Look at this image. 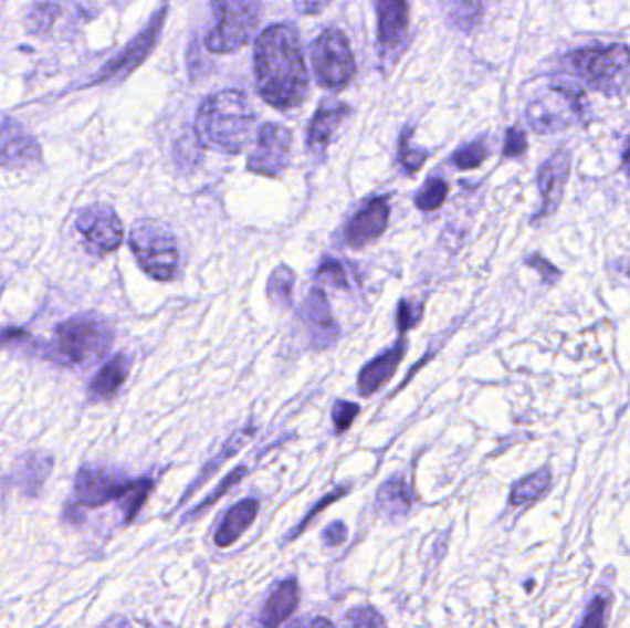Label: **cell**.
<instances>
[{
    "instance_id": "obj_28",
    "label": "cell",
    "mask_w": 630,
    "mask_h": 628,
    "mask_svg": "<svg viewBox=\"0 0 630 628\" xmlns=\"http://www.w3.org/2000/svg\"><path fill=\"white\" fill-rule=\"evenodd\" d=\"M151 491H154V480H149V478L129 481L127 491L124 492V496L118 500L122 511H124V522H126L127 525L137 519L138 511L143 509Z\"/></svg>"
},
{
    "instance_id": "obj_36",
    "label": "cell",
    "mask_w": 630,
    "mask_h": 628,
    "mask_svg": "<svg viewBox=\"0 0 630 628\" xmlns=\"http://www.w3.org/2000/svg\"><path fill=\"white\" fill-rule=\"evenodd\" d=\"M610 603H612V596L608 592L597 594L590 607L586 610V616L580 621V627H602V625H607V613Z\"/></svg>"
},
{
    "instance_id": "obj_7",
    "label": "cell",
    "mask_w": 630,
    "mask_h": 628,
    "mask_svg": "<svg viewBox=\"0 0 630 628\" xmlns=\"http://www.w3.org/2000/svg\"><path fill=\"white\" fill-rule=\"evenodd\" d=\"M312 69L321 87L339 91L353 82L356 74L353 50L339 28H328L312 44Z\"/></svg>"
},
{
    "instance_id": "obj_43",
    "label": "cell",
    "mask_w": 630,
    "mask_h": 628,
    "mask_svg": "<svg viewBox=\"0 0 630 628\" xmlns=\"http://www.w3.org/2000/svg\"><path fill=\"white\" fill-rule=\"evenodd\" d=\"M348 530L343 522H334L323 531V542L326 546H342L347 541Z\"/></svg>"
},
{
    "instance_id": "obj_8",
    "label": "cell",
    "mask_w": 630,
    "mask_h": 628,
    "mask_svg": "<svg viewBox=\"0 0 630 628\" xmlns=\"http://www.w3.org/2000/svg\"><path fill=\"white\" fill-rule=\"evenodd\" d=\"M580 91L568 83L553 85L529 100L525 118L533 132L552 135L571 126L580 115Z\"/></svg>"
},
{
    "instance_id": "obj_21",
    "label": "cell",
    "mask_w": 630,
    "mask_h": 628,
    "mask_svg": "<svg viewBox=\"0 0 630 628\" xmlns=\"http://www.w3.org/2000/svg\"><path fill=\"white\" fill-rule=\"evenodd\" d=\"M411 507V491L402 474L387 478L376 494V514L386 520L402 519Z\"/></svg>"
},
{
    "instance_id": "obj_44",
    "label": "cell",
    "mask_w": 630,
    "mask_h": 628,
    "mask_svg": "<svg viewBox=\"0 0 630 628\" xmlns=\"http://www.w3.org/2000/svg\"><path fill=\"white\" fill-rule=\"evenodd\" d=\"M332 0H295L298 13L303 15H319L330 6Z\"/></svg>"
},
{
    "instance_id": "obj_4",
    "label": "cell",
    "mask_w": 630,
    "mask_h": 628,
    "mask_svg": "<svg viewBox=\"0 0 630 628\" xmlns=\"http://www.w3.org/2000/svg\"><path fill=\"white\" fill-rule=\"evenodd\" d=\"M113 331L96 315L83 314L55 326L54 342L46 348V358L60 365L93 364L109 350Z\"/></svg>"
},
{
    "instance_id": "obj_37",
    "label": "cell",
    "mask_w": 630,
    "mask_h": 628,
    "mask_svg": "<svg viewBox=\"0 0 630 628\" xmlns=\"http://www.w3.org/2000/svg\"><path fill=\"white\" fill-rule=\"evenodd\" d=\"M359 414H361V408L358 404L336 400L334 408H332V420H334V428H336L337 433H345V431L350 430V426Z\"/></svg>"
},
{
    "instance_id": "obj_25",
    "label": "cell",
    "mask_w": 630,
    "mask_h": 628,
    "mask_svg": "<svg viewBox=\"0 0 630 628\" xmlns=\"http://www.w3.org/2000/svg\"><path fill=\"white\" fill-rule=\"evenodd\" d=\"M441 2L448 21L461 32H472L486 8V0H441Z\"/></svg>"
},
{
    "instance_id": "obj_2",
    "label": "cell",
    "mask_w": 630,
    "mask_h": 628,
    "mask_svg": "<svg viewBox=\"0 0 630 628\" xmlns=\"http://www.w3.org/2000/svg\"><path fill=\"white\" fill-rule=\"evenodd\" d=\"M256 115L242 91L229 88L204 100L196 118V133L201 143L237 154L253 137Z\"/></svg>"
},
{
    "instance_id": "obj_17",
    "label": "cell",
    "mask_w": 630,
    "mask_h": 628,
    "mask_svg": "<svg viewBox=\"0 0 630 628\" xmlns=\"http://www.w3.org/2000/svg\"><path fill=\"white\" fill-rule=\"evenodd\" d=\"M304 325L308 328L315 348H326L334 345L339 337V326L332 317L330 304L321 287H312L308 297L304 299L303 308L298 312Z\"/></svg>"
},
{
    "instance_id": "obj_45",
    "label": "cell",
    "mask_w": 630,
    "mask_h": 628,
    "mask_svg": "<svg viewBox=\"0 0 630 628\" xmlns=\"http://www.w3.org/2000/svg\"><path fill=\"white\" fill-rule=\"evenodd\" d=\"M293 625H309V627H315V625H325V627H332L330 619L317 618L308 619V621H295Z\"/></svg>"
},
{
    "instance_id": "obj_10",
    "label": "cell",
    "mask_w": 630,
    "mask_h": 628,
    "mask_svg": "<svg viewBox=\"0 0 630 628\" xmlns=\"http://www.w3.org/2000/svg\"><path fill=\"white\" fill-rule=\"evenodd\" d=\"M292 149V132L281 124H264L256 135V146L249 155L248 170L256 176L275 177L286 170Z\"/></svg>"
},
{
    "instance_id": "obj_26",
    "label": "cell",
    "mask_w": 630,
    "mask_h": 628,
    "mask_svg": "<svg viewBox=\"0 0 630 628\" xmlns=\"http://www.w3.org/2000/svg\"><path fill=\"white\" fill-rule=\"evenodd\" d=\"M549 483H552V472L547 469L536 470V472L527 475L524 480L514 483L513 489H511L508 503L514 505V507L531 505V503H535L538 498L546 494Z\"/></svg>"
},
{
    "instance_id": "obj_6",
    "label": "cell",
    "mask_w": 630,
    "mask_h": 628,
    "mask_svg": "<svg viewBox=\"0 0 630 628\" xmlns=\"http://www.w3.org/2000/svg\"><path fill=\"white\" fill-rule=\"evenodd\" d=\"M216 27L204 39L212 54H232L253 39L260 0H212Z\"/></svg>"
},
{
    "instance_id": "obj_33",
    "label": "cell",
    "mask_w": 630,
    "mask_h": 628,
    "mask_svg": "<svg viewBox=\"0 0 630 628\" xmlns=\"http://www.w3.org/2000/svg\"><path fill=\"white\" fill-rule=\"evenodd\" d=\"M348 492H350V486L342 485L337 486V489H334V491L328 492V494H325V496L321 498L319 503L309 509V513L304 516L303 522H301V524H298L297 527H295V530L290 533V536H287V542H292L295 536L301 535V533H303V531L308 527L309 522H312L315 516H319V514L323 513V511H325L328 505H332V503H336L337 500H342L343 496H347Z\"/></svg>"
},
{
    "instance_id": "obj_38",
    "label": "cell",
    "mask_w": 630,
    "mask_h": 628,
    "mask_svg": "<svg viewBox=\"0 0 630 628\" xmlns=\"http://www.w3.org/2000/svg\"><path fill=\"white\" fill-rule=\"evenodd\" d=\"M422 312L424 306L422 304H411L406 299L398 303L397 310V328L400 334H408L411 328L419 325L422 321Z\"/></svg>"
},
{
    "instance_id": "obj_27",
    "label": "cell",
    "mask_w": 630,
    "mask_h": 628,
    "mask_svg": "<svg viewBox=\"0 0 630 628\" xmlns=\"http://www.w3.org/2000/svg\"><path fill=\"white\" fill-rule=\"evenodd\" d=\"M295 271L287 265H276L270 279H267V297L276 308H290L292 306L293 286H295Z\"/></svg>"
},
{
    "instance_id": "obj_16",
    "label": "cell",
    "mask_w": 630,
    "mask_h": 628,
    "mask_svg": "<svg viewBox=\"0 0 630 628\" xmlns=\"http://www.w3.org/2000/svg\"><path fill=\"white\" fill-rule=\"evenodd\" d=\"M39 159L38 140L15 118L0 115V166H27Z\"/></svg>"
},
{
    "instance_id": "obj_40",
    "label": "cell",
    "mask_w": 630,
    "mask_h": 628,
    "mask_svg": "<svg viewBox=\"0 0 630 628\" xmlns=\"http://www.w3.org/2000/svg\"><path fill=\"white\" fill-rule=\"evenodd\" d=\"M527 149V138L519 127H511L505 133V143H503V157L505 159H516L519 155L525 154Z\"/></svg>"
},
{
    "instance_id": "obj_15",
    "label": "cell",
    "mask_w": 630,
    "mask_h": 628,
    "mask_svg": "<svg viewBox=\"0 0 630 628\" xmlns=\"http://www.w3.org/2000/svg\"><path fill=\"white\" fill-rule=\"evenodd\" d=\"M389 214V196L367 201L345 227V242L348 248L364 249L375 242L376 238H380L386 232Z\"/></svg>"
},
{
    "instance_id": "obj_22",
    "label": "cell",
    "mask_w": 630,
    "mask_h": 628,
    "mask_svg": "<svg viewBox=\"0 0 630 628\" xmlns=\"http://www.w3.org/2000/svg\"><path fill=\"white\" fill-rule=\"evenodd\" d=\"M259 502L256 500H243L232 505L221 520L220 527L216 531L214 542L218 547H229L251 527L259 516Z\"/></svg>"
},
{
    "instance_id": "obj_34",
    "label": "cell",
    "mask_w": 630,
    "mask_h": 628,
    "mask_svg": "<svg viewBox=\"0 0 630 628\" xmlns=\"http://www.w3.org/2000/svg\"><path fill=\"white\" fill-rule=\"evenodd\" d=\"M315 279L326 284V286L337 287V290H347L348 287L345 268H343L342 262H337L336 259H326L325 262L319 265Z\"/></svg>"
},
{
    "instance_id": "obj_39",
    "label": "cell",
    "mask_w": 630,
    "mask_h": 628,
    "mask_svg": "<svg viewBox=\"0 0 630 628\" xmlns=\"http://www.w3.org/2000/svg\"><path fill=\"white\" fill-rule=\"evenodd\" d=\"M347 621L353 627H384L386 625V619L370 607H356L348 610Z\"/></svg>"
},
{
    "instance_id": "obj_35",
    "label": "cell",
    "mask_w": 630,
    "mask_h": 628,
    "mask_svg": "<svg viewBox=\"0 0 630 628\" xmlns=\"http://www.w3.org/2000/svg\"><path fill=\"white\" fill-rule=\"evenodd\" d=\"M242 441H238V436L232 437L231 442H229V444H225V448L221 450L220 456H218L214 461H210V463L207 464V469L203 470L201 478H199V480H196V483H192V486L188 489L187 494H185V498H182V502H187L188 498H190V494H192L196 489H199V486L203 485L204 481L209 480V475L214 474L216 470L220 469L221 464L225 463V461H229L232 456H237L238 448L242 447Z\"/></svg>"
},
{
    "instance_id": "obj_3",
    "label": "cell",
    "mask_w": 630,
    "mask_h": 628,
    "mask_svg": "<svg viewBox=\"0 0 630 628\" xmlns=\"http://www.w3.org/2000/svg\"><path fill=\"white\" fill-rule=\"evenodd\" d=\"M560 71L566 80H574L580 87L616 94L630 83V49L610 44L575 50L560 60Z\"/></svg>"
},
{
    "instance_id": "obj_31",
    "label": "cell",
    "mask_w": 630,
    "mask_h": 628,
    "mask_svg": "<svg viewBox=\"0 0 630 628\" xmlns=\"http://www.w3.org/2000/svg\"><path fill=\"white\" fill-rule=\"evenodd\" d=\"M245 475H248V469H245V467H237V469L232 470L231 474L227 475L225 480L221 481L220 485L216 486V491L210 492L209 496L204 498L203 502H201V505L193 509L192 513L188 514L185 520H192L196 519L198 514L204 513V511H207L210 505H214L221 496H225V492L231 491L232 486L238 485Z\"/></svg>"
},
{
    "instance_id": "obj_23",
    "label": "cell",
    "mask_w": 630,
    "mask_h": 628,
    "mask_svg": "<svg viewBox=\"0 0 630 628\" xmlns=\"http://www.w3.org/2000/svg\"><path fill=\"white\" fill-rule=\"evenodd\" d=\"M297 605V580H282L281 585L276 586L275 592L271 594L270 599L265 601L264 608H262V616H260V625H264V627H281L295 613Z\"/></svg>"
},
{
    "instance_id": "obj_1",
    "label": "cell",
    "mask_w": 630,
    "mask_h": 628,
    "mask_svg": "<svg viewBox=\"0 0 630 628\" xmlns=\"http://www.w3.org/2000/svg\"><path fill=\"white\" fill-rule=\"evenodd\" d=\"M256 87L265 104L275 109H293L308 94V71L295 28L273 24L260 33L254 44Z\"/></svg>"
},
{
    "instance_id": "obj_5",
    "label": "cell",
    "mask_w": 630,
    "mask_h": 628,
    "mask_svg": "<svg viewBox=\"0 0 630 628\" xmlns=\"http://www.w3.org/2000/svg\"><path fill=\"white\" fill-rule=\"evenodd\" d=\"M138 265L155 281H171L179 268V249L170 229L155 220H140L133 226L129 237Z\"/></svg>"
},
{
    "instance_id": "obj_30",
    "label": "cell",
    "mask_w": 630,
    "mask_h": 628,
    "mask_svg": "<svg viewBox=\"0 0 630 628\" xmlns=\"http://www.w3.org/2000/svg\"><path fill=\"white\" fill-rule=\"evenodd\" d=\"M447 196L448 182L441 179V177H431L414 196V205H417V209L431 212V210L439 209L447 201Z\"/></svg>"
},
{
    "instance_id": "obj_46",
    "label": "cell",
    "mask_w": 630,
    "mask_h": 628,
    "mask_svg": "<svg viewBox=\"0 0 630 628\" xmlns=\"http://www.w3.org/2000/svg\"><path fill=\"white\" fill-rule=\"evenodd\" d=\"M623 170L630 176V144L629 148H627V151L623 154Z\"/></svg>"
},
{
    "instance_id": "obj_41",
    "label": "cell",
    "mask_w": 630,
    "mask_h": 628,
    "mask_svg": "<svg viewBox=\"0 0 630 628\" xmlns=\"http://www.w3.org/2000/svg\"><path fill=\"white\" fill-rule=\"evenodd\" d=\"M199 143H201V138H199L198 133H196L193 137H185L181 143L177 144V149H182V159H179L181 165H190V163L196 165V163H198V154L201 151V149H199Z\"/></svg>"
},
{
    "instance_id": "obj_14",
    "label": "cell",
    "mask_w": 630,
    "mask_h": 628,
    "mask_svg": "<svg viewBox=\"0 0 630 628\" xmlns=\"http://www.w3.org/2000/svg\"><path fill=\"white\" fill-rule=\"evenodd\" d=\"M378 46L386 60H395L402 50L409 30L408 0H376Z\"/></svg>"
},
{
    "instance_id": "obj_9",
    "label": "cell",
    "mask_w": 630,
    "mask_h": 628,
    "mask_svg": "<svg viewBox=\"0 0 630 628\" xmlns=\"http://www.w3.org/2000/svg\"><path fill=\"white\" fill-rule=\"evenodd\" d=\"M76 229L96 257L115 253L124 242V226L109 205H91L77 216Z\"/></svg>"
},
{
    "instance_id": "obj_11",
    "label": "cell",
    "mask_w": 630,
    "mask_h": 628,
    "mask_svg": "<svg viewBox=\"0 0 630 628\" xmlns=\"http://www.w3.org/2000/svg\"><path fill=\"white\" fill-rule=\"evenodd\" d=\"M165 8L157 11L154 19L149 21L148 27L144 28L143 32L138 33L137 38L133 39L132 43L127 44L120 54L115 55L113 60L107 61L102 66V71L96 74L93 83H104L111 82V80H118V77H126L129 72L135 71L148 57L149 52L154 50L157 38H159L160 28H162V22H165Z\"/></svg>"
},
{
    "instance_id": "obj_12",
    "label": "cell",
    "mask_w": 630,
    "mask_h": 628,
    "mask_svg": "<svg viewBox=\"0 0 630 628\" xmlns=\"http://www.w3.org/2000/svg\"><path fill=\"white\" fill-rule=\"evenodd\" d=\"M127 486L129 481L122 480L115 472L85 464L77 470L74 494L83 507H102L109 502H118Z\"/></svg>"
},
{
    "instance_id": "obj_20",
    "label": "cell",
    "mask_w": 630,
    "mask_h": 628,
    "mask_svg": "<svg viewBox=\"0 0 630 628\" xmlns=\"http://www.w3.org/2000/svg\"><path fill=\"white\" fill-rule=\"evenodd\" d=\"M348 113L350 109L347 104L321 105L309 122L308 137H306L308 148L312 151H325Z\"/></svg>"
},
{
    "instance_id": "obj_29",
    "label": "cell",
    "mask_w": 630,
    "mask_h": 628,
    "mask_svg": "<svg viewBox=\"0 0 630 628\" xmlns=\"http://www.w3.org/2000/svg\"><path fill=\"white\" fill-rule=\"evenodd\" d=\"M411 137H413V129L406 127L400 135V143H398V160H400V166L408 176L417 174L424 165L426 159L430 157V151L411 146Z\"/></svg>"
},
{
    "instance_id": "obj_32",
    "label": "cell",
    "mask_w": 630,
    "mask_h": 628,
    "mask_svg": "<svg viewBox=\"0 0 630 628\" xmlns=\"http://www.w3.org/2000/svg\"><path fill=\"white\" fill-rule=\"evenodd\" d=\"M486 155H489V151H486L485 143L475 140V143L461 146V148L453 154L452 160L459 170H472V168H477V166L483 165Z\"/></svg>"
},
{
    "instance_id": "obj_42",
    "label": "cell",
    "mask_w": 630,
    "mask_h": 628,
    "mask_svg": "<svg viewBox=\"0 0 630 628\" xmlns=\"http://www.w3.org/2000/svg\"><path fill=\"white\" fill-rule=\"evenodd\" d=\"M57 15H60V10L54 4L39 6L38 10L32 13L33 27L44 32V30H49L50 24L54 22Z\"/></svg>"
},
{
    "instance_id": "obj_19",
    "label": "cell",
    "mask_w": 630,
    "mask_h": 628,
    "mask_svg": "<svg viewBox=\"0 0 630 628\" xmlns=\"http://www.w3.org/2000/svg\"><path fill=\"white\" fill-rule=\"evenodd\" d=\"M54 470V458L46 452H28L17 459L13 483L24 496L35 498Z\"/></svg>"
},
{
    "instance_id": "obj_13",
    "label": "cell",
    "mask_w": 630,
    "mask_h": 628,
    "mask_svg": "<svg viewBox=\"0 0 630 628\" xmlns=\"http://www.w3.org/2000/svg\"><path fill=\"white\" fill-rule=\"evenodd\" d=\"M569 168H571V151L568 148L557 149L546 163H542L536 174V187L540 192L542 203L533 220L547 218L558 209L568 185Z\"/></svg>"
},
{
    "instance_id": "obj_18",
    "label": "cell",
    "mask_w": 630,
    "mask_h": 628,
    "mask_svg": "<svg viewBox=\"0 0 630 628\" xmlns=\"http://www.w3.org/2000/svg\"><path fill=\"white\" fill-rule=\"evenodd\" d=\"M408 353V343L398 339L395 347L389 348L386 353L380 354L378 358L370 359L358 375V391L361 397H370L372 393L378 391L391 380L392 375L397 373L398 365L402 362L403 356Z\"/></svg>"
},
{
    "instance_id": "obj_24",
    "label": "cell",
    "mask_w": 630,
    "mask_h": 628,
    "mask_svg": "<svg viewBox=\"0 0 630 628\" xmlns=\"http://www.w3.org/2000/svg\"><path fill=\"white\" fill-rule=\"evenodd\" d=\"M129 370H132V359L127 358L126 354H116L98 370V375L94 376L88 386V397L93 400L115 397V393L127 380Z\"/></svg>"
}]
</instances>
